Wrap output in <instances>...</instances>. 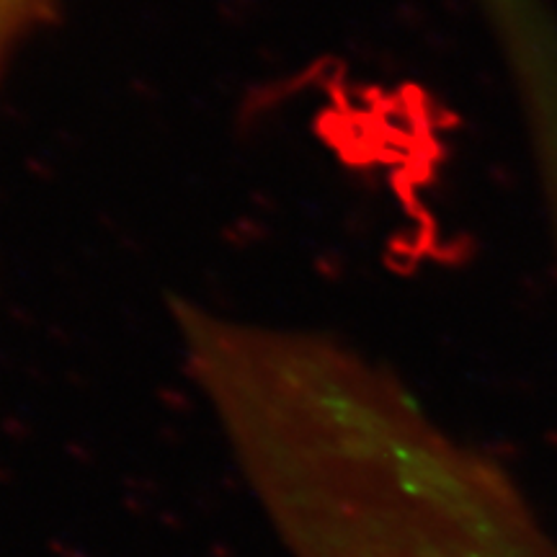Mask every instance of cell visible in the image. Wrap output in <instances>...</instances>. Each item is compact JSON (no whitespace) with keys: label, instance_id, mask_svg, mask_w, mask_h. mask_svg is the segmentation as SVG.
Segmentation results:
<instances>
[{"label":"cell","instance_id":"2","mask_svg":"<svg viewBox=\"0 0 557 557\" xmlns=\"http://www.w3.org/2000/svg\"><path fill=\"white\" fill-rule=\"evenodd\" d=\"M58 9L60 0H0V32L29 29Z\"/></svg>","mask_w":557,"mask_h":557},{"label":"cell","instance_id":"1","mask_svg":"<svg viewBox=\"0 0 557 557\" xmlns=\"http://www.w3.org/2000/svg\"><path fill=\"white\" fill-rule=\"evenodd\" d=\"M191 387L284 557H557L517 483L333 333L235 323Z\"/></svg>","mask_w":557,"mask_h":557}]
</instances>
